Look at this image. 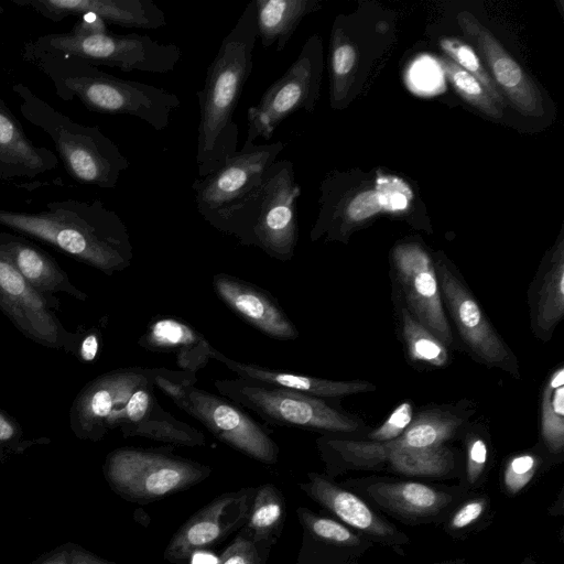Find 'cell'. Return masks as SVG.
I'll use <instances>...</instances> for the list:
<instances>
[{
	"instance_id": "6da1fadb",
	"label": "cell",
	"mask_w": 564,
	"mask_h": 564,
	"mask_svg": "<svg viewBox=\"0 0 564 564\" xmlns=\"http://www.w3.org/2000/svg\"><path fill=\"white\" fill-rule=\"evenodd\" d=\"M0 225L109 276L127 269L133 258L126 224L98 199L54 200L36 213L0 209Z\"/></svg>"
},
{
	"instance_id": "7a4b0ae2",
	"label": "cell",
	"mask_w": 564,
	"mask_h": 564,
	"mask_svg": "<svg viewBox=\"0 0 564 564\" xmlns=\"http://www.w3.org/2000/svg\"><path fill=\"white\" fill-rule=\"evenodd\" d=\"M257 40L252 0L221 41L207 68L204 85L196 94L199 108L195 155L198 177L218 170L238 151L239 129L234 116L252 73Z\"/></svg>"
},
{
	"instance_id": "3957f363",
	"label": "cell",
	"mask_w": 564,
	"mask_h": 564,
	"mask_svg": "<svg viewBox=\"0 0 564 564\" xmlns=\"http://www.w3.org/2000/svg\"><path fill=\"white\" fill-rule=\"evenodd\" d=\"M22 58L44 73L65 101L77 97L93 112L135 117L163 131L180 107L175 94L149 84L116 77L74 57L22 52Z\"/></svg>"
},
{
	"instance_id": "277c9868",
	"label": "cell",
	"mask_w": 564,
	"mask_h": 564,
	"mask_svg": "<svg viewBox=\"0 0 564 564\" xmlns=\"http://www.w3.org/2000/svg\"><path fill=\"white\" fill-rule=\"evenodd\" d=\"M300 195L293 163L276 160L262 183L227 213L217 230L243 246L260 248L275 260L290 261L299 240Z\"/></svg>"
},
{
	"instance_id": "5b68a950",
	"label": "cell",
	"mask_w": 564,
	"mask_h": 564,
	"mask_svg": "<svg viewBox=\"0 0 564 564\" xmlns=\"http://www.w3.org/2000/svg\"><path fill=\"white\" fill-rule=\"evenodd\" d=\"M12 91L20 99L22 117L52 139L72 178L100 188L116 187L130 162L98 126L72 120L21 83Z\"/></svg>"
},
{
	"instance_id": "8992f818",
	"label": "cell",
	"mask_w": 564,
	"mask_h": 564,
	"mask_svg": "<svg viewBox=\"0 0 564 564\" xmlns=\"http://www.w3.org/2000/svg\"><path fill=\"white\" fill-rule=\"evenodd\" d=\"M214 387L221 397L247 409L273 426L296 427L324 434L364 438L369 432L364 421L322 399L262 382L219 379Z\"/></svg>"
},
{
	"instance_id": "52a82bcc",
	"label": "cell",
	"mask_w": 564,
	"mask_h": 564,
	"mask_svg": "<svg viewBox=\"0 0 564 564\" xmlns=\"http://www.w3.org/2000/svg\"><path fill=\"white\" fill-rule=\"evenodd\" d=\"M22 52L74 57L94 66L116 67L123 72L164 74L173 70L182 57L174 43H161L149 35L107 32L76 36L69 32L48 33L24 43Z\"/></svg>"
},
{
	"instance_id": "ba28073f",
	"label": "cell",
	"mask_w": 564,
	"mask_h": 564,
	"mask_svg": "<svg viewBox=\"0 0 564 564\" xmlns=\"http://www.w3.org/2000/svg\"><path fill=\"white\" fill-rule=\"evenodd\" d=\"M102 471L117 495L144 505L202 482L212 468L165 451L121 447L107 455Z\"/></svg>"
},
{
	"instance_id": "9c48e42d",
	"label": "cell",
	"mask_w": 564,
	"mask_h": 564,
	"mask_svg": "<svg viewBox=\"0 0 564 564\" xmlns=\"http://www.w3.org/2000/svg\"><path fill=\"white\" fill-rule=\"evenodd\" d=\"M341 485L381 514L411 527L441 524L452 509L469 495L458 485L375 475L347 478Z\"/></svg>"
},
{
	"instance_id": "30bf717a",
	"label": "cell",
	"mask_w": 564,
	"mask_h": 564,
	"mask_svg": "<svg viewBox=\"0 0 564 564\" xmlns=\"http://www.w3.org/2000/svg\"><path fill=\"white\" fill-rule=\"evenodd\" d=\"M445 311L467 352L478 362L520 378L516 355L488 319L458 270L443 254H433Z\"/></svg>"
},
{
	"instance_id": "8fae6325",
	"label": "cell",
	"mask_w": 564,
	"mask_h": 564,
	"mask_svg": "<svg viewBox=\"0 0 564 564\" xmlns=\"http://www.w3.org/2000/svg\"><path fill=\"white\" fill-rule=\"evenodd\" d=\"M284 147L282 141L264 144L245 141L242 149L221 167L206 176H197L192 191L200 216L218 229L227 213L262 183Z\"/></svg>"
},
{
	"instance_id": "7c38bea8",
	"label": "cell",
	"mask_w": 564,
	"mask_h": 564,
	"mask_svg": "<svg viewBox=\"0 0 564 564\" xmlns=\"http://www.w3.org/2000/svg\"><path fill=\"white\" fill-rule=\"evenodd\" d=\"M321 53L318 37L311 36L285 73L265 89L257 105L249 107L246 141L253 142L257 138L269 141L291 115L314 109L321 80Z\"/></svg>"
},
{
	"instance_id": "4fadbf2b",
	"label": "cell",
	"mask_w": 564,
	"mask_h": 564,
	"mask_svg": "<svg viewBox=\"0 0 564 564\" xmlns=\"http://www.w3.org/2000/svg\"><path fill=\"white\" fill-rule=\"evenodd\" d=\"M392 294L446 347L455 345L443 306L433 253L417 241H401L390 252Z\"/></svg>"
},
{
	"instance_id": "5bb4252c",
	"label": "cell",
	"mask_w": 564,
	"mask_h": 564,
	"mask_svg": "<svg viewBox=\"0 0 564 564\" xmlns=\"http://www.w3.org/2000/svg\"><path fill=\"white\" fill-rule=\"evenodd\" d=\"M178 408L231 448L262 464L278 462L279 446L268 431L230 400L186 384Z\"/></svg>"
},
{
	"instance_id": "9a60e30c",
	"label": "cell",
	"mask_w": 564,
	"mask_h": 564,
	"mask_svg": "<svg viewBox=\"0 0 564 564\" xmlns=\"http://www.w3.org/2000/svg\"><path fill=\"white\" fill-rule=\"evenodd\" d=\"M162 368L128 367L104 373L76 395L69 411V426L79 440L97 442L116 429L118 417L132 393L154 381Z\"/></svg>"
},
{
	"instance_id": "2e32d148",
	"label": "cell",
	"mask_w": 564,
	"mask_h": 564,
	"mask_svg": "<svg viewBox=\"0 0 564 564\" xmlns=\"http://www.w3.org/2000/svg\"><path fill=\"white\" fill-rule=\"evenodd\" d=\"M51 306L47 297L29 284L0 246V310L32 340L74 351L75 336L63 327Z\"/></svg>"
},
{
	"instance_id": "e0dca14e",
	"label": "cell",
	"mask_w": 564,
	"mask_h": 564,
	"mask_svg": "<svg viewBox=\"0 0 564 564\" xmlns=\"http://www.w3.org/2000/svg\"><path fill=\"white\" fill-rule=\"evenodd\" d=\"M254 489L246 487L225 492L191 516L172 535L163 557L184 564L200 550L219 543L246 523Z\"/></svg>"
},
{
	"instance_id": "ac0fdd59",
	"label": "cell",
	"mask_w": 564,
	"mask_h": 564,
	"mask_svg": "<svg viewBox=\"0 0 564 564\" xmlns=\"http://www.w3.org/2000/svg\"><path fill=\"white\" fill-rule=\"evenodd\" d=\"M300 488L312 500L323 507L349 529L358 532L373 544L392 549L404 555L410 538L365 499L336 482L326 474L308 473L307 481Z\"/></svg>"
},
{
	"instance_id": "d6986e66",
	"label": "cell",
	"mask_w": 564,
	"mask_h": 564,
	"mask_svg": "<svg viewBox=\"0 0 564 564\" xmlns=\"http://www.w3.org/2000/svg\"><path fill=\"white\" fill-rule=\"evenodd\" d=\"M456 21L484 57L489 75L507 102L524 116H542L544 108L540 89L497 37L470 12L458 13Z\"/></svg>"
},
{
	"instance_id": "ffe728a7",
	"label": "cell",
	"mask_w": 564,
	"mask_h": 564,
	"mask_svg": "<svg viewBox=\"0 0 564 564\" xmlns=\"http://www.w3.org/2000/svg\"><path fill=\"white\" fill-rule=\"evenodd\" d=\"M216 295L237 316L268 337L294 340L299 330L279 302L260 286L227 273L213 276Z\"/></svg>"
},
{
	"instance_id": "44dd1931",
	"label": "cell",
	"mask_w": 564,
	"mask_h": 564,
	"mask_svg": "<svg viewBox=\"0 0 564 564\" xmlns=\"http://www.w3.org/2000/svg\"><path fill=\"white\" fill-rule=\"evenodd\" d=\"M42 17L59 22L72 15L93 13L107 24L155 30L166 25L164 11L152 0H10Z\"/></svg>"
},
{
	"instance_id": "7402d4cb",
	"label": "cell",
	"mask_w": 564,
	"mask_h": 564,
	"mask_svg": "<svg viewBox=\"0 0 564 564\" xmlns=\"http://www.w3.org/2000/svg\"><path fill=\"white\" fill-rule=\"evenodd\" d=\"M154 381L139 387L122 409L117 429L124 437H145L171 445L203 446L204 434L178 421L159 404L153 393Z\"/></svg>"
},
{
	"instance_id": "603a6c76",
	"label": "cell",
	"mask_w": 564,
	"mask_h": 564,
	"mask_svg": "<svg viewBox=\"0 0 564 564\" xmlns=\"http://www.w3.org/2000/svg\"><path fill=\"white\" fill-rule=\"evenodd\" d=\"M412 192L399 178L386 180L373 189H365L354 195L344 206L323 215L311 232L316 240L324 232L329 239L345 240L352 228L380 213H397L406 208Z\"/></svg>"
},
{
	"instance_id": "cb8c5ba5",
	"label": "cell",
	"mask_w": 564,
	"mask_h": 564,
	"mask_svg": "<svg viewBox=\"0 0 564 564\" xmlns=\"http://www.w3.org/2000/svg\"><path fill=\"white\" fill-rule=\"evenodd\" d=\"M530 327L549 341L564 317V239L561 235L545 253L528 289Z\"/></svg>"
},
{
	"instance_id": "d4e9b609",
	"label": "cell",
	"mask_w": 564,
	"mask_h": 564,
	"mask_svg": "<svg viewBox=\"0 0 564 564\" xmlns=\"http://www.w3.org/2000/svg\"><path fill=\"white\" fill-rule=\"evenodd\" d=\"M209 358L223 364L226 368L235 372L238 378L284 388L322 399L336 400L341 397L377 390L376 384L365 380L336 381L240 362L223 355L213 346L209 350Z\"/></svg>"
},
{
	"instance_id": "484cf974",
	"label": "cell",
	"mask_w": 564,
	"mask_h": 564,
	"mask_svg": "<svg viewBox=\"0 0 564 564\" xmlns=\"http://www.w3.org/2000/svg\"><path fill=\"white\" fill-rule=\"evenodd\" d=\"M57 163L56 154L35 145L6 102H0V180L33 178L54 170Z\"/></svg>"
},
{
	"instance_id": "4316f807",
	"label": "cell",
	"mask_w": 564,
	"mask_h": 564,
	"mask_svg": "<svg viewBox=\"0 0 564 564\" xmlns=\"http://www.w3.org/2000/svg\"><path fill=\"white\" fill-rule=\"evenodd\" d=\"M0 246L21 275L45 297L64 292L80 301L87 299L50 254L25 238L0 231Z\"/></svg>"
},
{
	"instance_id": "83f0119b",
	"label": "cell",
	"mask_w": 564,
	"mask_h": 564,
	"mask_svg": "<svg viewBox=\"0 0 564 564\" xmlns=\"http://www.w3.org/2000/svg\"><path fill=\"white\" fill-rule=\"evenodd\" d=\"M138 345L151 351L175 354L183 371L194 373L210 359L208 340L188 323L171 316L154 318Z\"/></svg>"
},
{
	"instance_id": "f1b7e54d",
	"label": "cell",
	"mask_w": 564,
	"mask_h": 564,
	"mask_svg": "<svg viewBox=\"0 0 564 564\" xmlns=\"http://www.w3.org/2000/svg\"><path fill=\"white\" fill-rule=\"evenodd\" d=\"M476 410L468 402L457 405L430 406L416 411L410 426L394 441L400 447H434L462 435Z\"/></svg>"
},
{
	"instance_id": "f546056e",
	"label": "cell",
	"mask_w": 564,
	"mask_h": 564,
	"mask_svg": "<svg viewBox=\"0 0 564 564\" xmlns=\"http://www.w3.org/2000/svg\"><path fill=\"white\" fill-rule=\"evenodd\" d=\"M258 39L263 47L282 52L301 21L318 10L316 0H253Z\"/></svg>"
},
{
	"instance_id": "4dcf8cb0",
	"label": "cell",
	"mask_w": 564,
	"mask_h": 564,
	"mask_svg": "<svg viewBox=\"0 0 564 564\" xmlns=\"http://www.w3.org/2000/svg\"><path fill=\"white\" fill-rule=\"evenodd\" d=\"M551 466L564 459V366L557 365L544 380L540 405V441L536 444Z\"/></svg>"
},
{
	"instance_id": "1f68e13d",
	"label": "cell",
	"mask_w": 564,
	"mask_h": 564,
	"mask_svg": "<svg viewBox=\"0 0 564 564\" xmlns=\"http://www.w3.org/2000/svg\"><path fill=\"white\" fill-rule=\"evenodd\" d=\"M398 332L408 359L423 369H440L451 362L449 348L420 324L392 294Z\"/></svg>"
},
{
	"instance_id": "d6a6232c",
	"label": "cell",
	"mask_w": 564,
	"mask_h": 564,
	"mask_svg": "<svg viewBox=\"0 0 564 564\" xmlns=\"http://www.w3.org/2000/svg\"><path fill=\"white\" fill-rule=\"evenodd\" d=\"M285 517V500L272 484L254 489L250 511L241 534L259 545L268 547L278 538Z\"/></svg>"
},
{
	"instance_id": "836d02e7",
	"label": "cell",
	"mask_w": 564,
	"mask_h": 564,
	"mask_svg": "<svg viewBox=\"0 0 564 564\" xmlns=\"http://www.w3.org/2000/svg\"><path fill=\"white\" fill-rule=\"evenodd\" d=\"M460 437L464 454L457 485L471 494L478 491L488 478L495 460L494 445L488 430L476 423H469Z\"/></svg>"
},
{
	"instance_id": "e575fe53",
	"label": "cell",
	"mask_w": 564,
	"mask_h": 564,
	"mask_svg": "<svg viewBox=\"0 0 564 564\" xmlns=\"http://www.w3.org/2000/svg\"><path fill=\"white\" fill-rule=\"evenodd\" d=\"M357 66V48L340 24L332 31L329 51L330 106L340 108L352 86Z\"/></svg>"
},
{
	"instance_id": "d590c367",
	"label": "cell",
	"mask_w": 564,
	"mask_h": 564,
	"mask_svg": "<svg viewBox=\"0 0 564 564\" xmlns=\"http://www.w3.org/2000/svg\"><path fill=\"white\" fill-rule=\"evenodd\" d=\"M492 521L489 496L476 491L462 499L440 525L452 539L464 540L486 529Z\"/></svg>"
},
{
	"instance_id": "8d00e7d4",
	"label": "cell",
	"mask_w": 564,
	"mask_h": 564,
	"mask_svg": "<svg viewBox=\"0 0 564 564\" xmlns=\"http://www.w3.org/2000/svg\"><path fill=\"white\" fill-rule=\"evenodd\" d=\"M550 463L538 445L509 455L501 465L499 485L507 497L523 492Z\"/></svg>"
},
{
	"instance_id": "74e56055",
	"label": "cell",
	"mask_w": 564,
	"mask_h": 564,
	"mask_svg": "<svg viewBox=\"0 0 564 564\" xmlns=\"http://www.w3.org/2000/svg\"><path fill=\"white\" fill-rule=\"evenodd\" d=\"M438 64L456 93L482 113L499 119L503 109L491 98L482 84L468 72L445 56L438 57Z\"/></svg>"
},
{
	"instance_id": "f35d334b",
	"label": "cell",
	"mask_w": 564,
	"mask_h": 564,
	"mask_svg": "<svg viewBox=\"0 0 564 564\" xmlns=\"http://www.w3.org/2000/svg\"><path fill=\"white\" fill-rule=\"evenodd\" d=\"M440 47L456 65L476 77L498 106L503 109L508 105L479 55L468 43L447 36L440 40Z\"/></svg>"
},
{
	"instance_id": "ab89813d",
	"label": "cell",
	"mask_w": 564,
	"mask_h": 564,
	"mask_svg": "<svg viewBox=\"0 0 564 564\" xmlns=\"http://www.w3.org/2000/svg\"><path fill=\"white\" fill-rule=\"evenodd\" d=\"M415 412L413 402L410 400L402 401L379 426L369 430L364 440L380 443L397 440L410 426Z\"/></svg>"
},
{
	"instance_id": "60d3db41",
	"label": "cell",
	"mask_w": 564,
	"mask_h": 564,
	"mask_svg": "<svg viewBox=\"0 0 564 564\" xmlns=\"http://www.w3.org/2000/svg\"><path fill=\"white\" fill-rule=\"evenodd\" d=\"M37 443V440H28L21 425L0 409V463Z\"/></svg>"
},
{
	"instance_id": "b9f144b4",
	"label": "cell",
	"mask_w": 564,
	"mask_h": 564,
	"mask_svg": "<svg viewBox=\"0 0 564 564\" xmlns=\"http://www.w3.org/2000/svg\"><path fill=\"white\" fill-rule=\"evenodd\" d=\"M261 553L256 544L243 534L236 539L219 555L217 564H261Z\"/></svg>"
},
{
	"instance_id": "7bdbcfd3",
	"label": "cell",
	"mask_w": 564,
	"mask_h": 564,
	"mask_svg": "<svg viewBox=\"0 0 564 564\" xmlns=\"http://www.w3.org/2000/svg\"><path fill=\"white\" fill-rule=\"evenodd\" d=\"M78 18L69 31L72 35L88 36L109 32L108 24L96 14L85 13Z\"/></svg>"
},
{
	"instance_id": "ee69618b",
	"label": "cell",
	"mask_w": 564,
	"mask_h": 564,
	"mask_svg": "<svg viewBox=\"0 0 564 564\" xmlns=\"http://www.w3.org/2000/svg\"><path fill=\"white\" fill-rule=\"evenodd\" d=\"M72 542L64 543L42 554L30 564H70Z\"/></svg>"
},
{
	"instance_id": "f6af8a7d",
	"label": "cell",
	"mask_w": 564,
	"mask_h": 564,
	"mask_svg": "<svg viewBox=\"0 0 564 564\" xmlns=\"http://www.w3.org/2000/svg\"><path fill=\"white\" fill-rule=\"evenodd\" d=\"M70 564H116V563H112V562L101 558L100 556L86 550L84 546H82L79 544L72 543Z\"/></svg>"
},
{
	"instance_id": "bcb514c9",
	"label": "cell",
	"mask_w": 564,
	"mask_h": 564,
	"mask_svg": "<svg viewBox=\"0 0 564 564\" xmlns=\"http://www.w3.org/2000/svg\"><path fill=\"white\" fill-rule=\"evenodd\" d=\"M99 350V336L96 332L89 333L78 347V356L84 361H93Z\"/></svg>"
},
{
	"instance_id": "7dc6e473",
	"label": "cell",
	"mask_w": 564,
	"mask_h": 564,
	"mask_svg": "<svg viewBox=\"0 0 564 564\" xmlns=\"http://www.w3.org/2000/svg\"><path fill=\"white\" fill-rule=\"evenodd\" d=\"M430 564H467V562L465 558H451V560L434 562V563H430Z\"/></svg>"
},
{
	"instance_id": "c3c4849f",
	"label": "cell",
	"mask_w": 564,
	"mask_h": 564,
	"mask_svg": "<svg viewBox=\"0 0 564 564\" xmlns=\"http://www.w3.org/2000/svg\"><path fill=\"white\" fill-rule=\"evenodd\" d=\"M519 564H539V562L532 555L528 554Z\"/></svg>"
},
{
	"instance_id": "681fc988",
	"label": "cell",
	"mask_w": 564,
	"mask_h": 564,
	"mask_svg": "<svg viewBox=\"0 0 564 564\" xmlns=\"http://www.w3.org/2000/svg\"><path fill=\"white\" fill-rule=\"evenodd\" d=\"M3 12H4V10H3L2 6L0 4V18L3 14Z\"/></svg>"
},
{
	"instance_id": "f907efd6",
	"label": "cell",
	"mask_w": 564,
	"mask_h": 564,
	"mask_svg": "<svg viewBox=\"0 0 564 564\" xmlns=\"http://www.w3.org/2000/svg\"><path fill=\"white\" fill-rule=\"evenodd\" d=\"M0 102H4V101L0 98Z\"/></svg>"
}]
</instances>
